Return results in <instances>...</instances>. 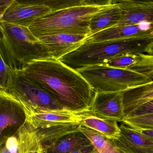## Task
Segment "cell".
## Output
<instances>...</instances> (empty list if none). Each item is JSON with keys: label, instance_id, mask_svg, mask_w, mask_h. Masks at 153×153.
Returning <instances> with one entry per match:
<instances>
[{"label": "cell", "instance_id": "8fae6325", "mask_svg": "<svg viewBox=\"0 0 153 153\" xmlns=\"http://www.w3.org/2000/svg\"><path fill=\"white\" fill-rule=\"evenodd\" d=\"M117 139L111 140L115 147L123 153H153V142L137 130L123 123Z\"/></svg>", "mask_w": 153, "mask_h": 153}, {"label": "cell", "instance_id": "ba28073f", "mask_svg": "<svg viewBox=\"0 0 153 153\" xmlns=\"http://www.w3.org/2000/svg\"><path fill=\"white\" fill-rule=\"evenodd\" d=\"M51 12V9L47 6L34 4L30 1L15 0L0 17V21L29 27L36 20Z\"/></svg>", "mask_w": 153, "mask_h": 153}, {"label": "cell", "instance_id": "9a60e30c", "mask_svg": "<svg viewBox=\"0 0 153 153\" xmlns=\"http://www.w3.org/2000/svg\"><path fill=\"white\" fill-rule=\"evenodd\" d=\"M122 95L125 117L141 105L153 99V79L149 83L124 91Z\"/></svg>", "mask_w": 153, "mask_h": 153}, {"label": "cell", "instance_id": "4dcf8cb0", "mask_svg": "<svg viewBox=\"0 0 153 153\" xmlns=\"http://www.w3.org/2000/svg\"><path fill=\"white\" fill-rule=\"evenodd\" d=\"M72 153H97L93 145L86 147Z\"/></svg>", "mask_w": 153, "mask_h": 153}, {"label": "cell", "instance_id": "cb8c5ba5", "mask_svg": "<svg viewBox=\"0 0 153 153\" xmlns=\"http://www.w3.org/2000/svg\"><path fill=\"white\" fill-rule=\"evenodd\" d=\"M123 123L134 129L153 128V114L125 118Z\"/></svg>", "mask_w": 153, "mask_h": 153}, {"label": "cell", "instance_id": "6da1fadb", "mask_svg": "<svg viewBox=\"0 0 153 153\" xmlns=\"http://www.w3.org/2000/svg\"><path fill=\"white\" fill-rule=\"evenodd\" d=\"M20 72L51 93L65 109L90 110L95 92L78 71L59 61H37Z\"/></svg>", "mask_w": 153, "mask_h": 153}, {"label": "cell", "instance_id": "30bf717a", "mask_svg": "<svg viewBox=\"0 0 153 153\" xmlns=\"http://www.w3.org/2000/svg\"><path fill=\"white\" fill-rule=\"evenodd\" d=\"M120 10L121 18L117 26L144 24L153 25V1H115Z\"/></svg>", "mask_w": 153, "mask_h": 153}, {"label": "cell", "instance_id": "2e32d148", "mask_svg": "<svg viewBox=\"0 0 153 153\" xmlns=\"http://www.w3.org/2000/svg\"><path fill=\"white\" fill-rule=\"evenodd\" d=\"M121 18L120 10L114 1L113 4L105 7L93 17L89 26L90 36L118 25Z\"/></svg>", "mask_w": 153, "mask_h": 153}, {"label": "cell", "instance_id": "4fadbf2b", "mask_svg": "<svg viewBox=\"0 0 153 153\" xmlns=\"http://www.w3.org/2000/svg\"><path fill=\"white\" fill-rule=\"evenodd\" d=\"M86 35L57 34L39 37L49 49L54 59L58 60L76 50L83 43Z\"/></svg>", "mask_w": 153, "mask_h": 153}, {"label": "cell", "instance_id": "d6986e66", "mask_svg": "<svg viewBox=\"0 0 153 153\" xmlns=\"http://www.w3.org/2000/svg\"><path fill=\"white\" fill-rule=\"evenodd\" d=\"M92 144L81 131L71 134L44 149L45 153H72Z\"/></svg>", "mask_w": 153, "mask_h": 153}, {"label": "cell", "instance_id": "f546056e", "mask_svg": "<svg viewBox=\"0 0 153 153\" xmlns=\"http://www.w3.org/2000/svg\"><path fill=\"white\" fill-rule=\"evenodd\" d=\"M140 134L153 142V128L147 129H135Z\"/></svg>", "mask_w": 153, "mask_h": 153}, {"label": "cell", "instance_id": "8992f818", "mask_svg": "<svg viewBox=\"0 0 153 153\" xmlns=\"http://www.w3.org/2000/svg\"><path fill=\"white\" fill-rule=\"evenodd\" d=\"M2 94L20 105L24 111H47L65 109L48 91L23 75L12 71L7 88Z\"/></svg>", "mask_w": 153, "mask_h": 153}, {"label": "cell", "instance_id": "4316f807", "mask_svg": "<svg viewBox=\"0 0 153 153\" xmlns=\"http://www.w3.org/2000/svg\"><path fill=\"white\" fill-rule=\"evenodd\" d=\"M153 114V99L150 100L134 109L125 118H131Z\"/></svg>", "mask_w": 153, "mask_h": 153}, {"label": "cell", "instance_id": "7c38bea8", "mask_svg": "<svg viewBox=\"0 0 153 153\" xmlns=\"http://www.w3.org/2000/svg\"><path fill=\"white\" fill-rule=\"evenodd\" d=\"M153 34V25L116 26L88 36L84 42H101Z\"/></svg>", "mask_w": 153, "mask_h": 153}, {"label": "cell", "instance_id": "52a82bcc", "mask_svg": "<svg viewBox=\"0 0 153 153\" xmlns=\"http://www.w3.org/2000/svg\"><path fill=\"white\" fill-rule=\"evenodd\" d=\"M26 121L36 129L68 123H80L91 111H71L66 109L47 111H25Z\"/></svg>", "mask_w": 153, "mask_h": 153}, {"label": "cell", "instance_id": "3957f363", "mask_svg": "<svg viewBox=\"0 0 153 153\" xmlns=\"http://www.w3.org/2000/svg\"><path fill=\"white\" fill-rule=\"evenodd\" d=\"M153 34L101 42H84L76 50L58 60L76 71L88 67L103 65L114 57L145 53L153 41Z\"/></svg>", "mask_w": 153, "mask_h": 153}, {"label": "cell", "instance_id": "ffe728a7", "mask_svg": "<svg viewBox=\"0 0 153 153\" xmlns=\"http://www.w3.org/2000/svg\"><path fill=\"white\" fill-rule=\"evenodd\" d=\"M19 153H45L36 129L26 121L18 131Z\"/></svg>", "mask_w": 153, "mask_h": 153}, {"label": "cell", "instance_id": "d4e9b609", "mask_svg": "<svg viewBox=\"0 0 153 153\" xmlns=\"http://www.w3.org/2000/svg\"><path fill=\"white\" fill-rule=\"evenodd\" d=\"M139 60L132 70L140 72L153 79V56L146 53L139 54Z\"/></svg>", "mask_w": 153, "mask_h": 153}, {"label": "cell", "instance_id": "d6a6232c", "mask_svg": "<svg viewBox=\"0 0 153 153\" xmlns=\"http://www.w3.org/2000/svg\"><path fill=\"white\" fill-rule=\"evenodd\" d=\"M0 153H10V152L7 149L6 147V146H4L3 147L1 148V149Z\"/></svg>", "mask_w": 153, "mask_h": 153}, {"label": "cell", "instance_id": "1f68e13d", "mask_svg": "<svg viewBox=\"0 0 153 153\" xmlns=\"http://www.w3.org/2000/svg\"><path fill=\"white\" fill-rule=\"evenodd\" d=\"M145 53L153 56V40L148 45Z\"/></svg>", "mask_w": 153, "mask_h": 153}, {"label": "cell", "instance_id": "5b68a950", "mask_svg": "<svg viewBox=\"0 0 153 153\" xmlns=\"http://www.w3.org/2000/svg\"><path fill=\"white\" fill-rule=\"evenodd\" d=\"M78 72L88 82L95 93L121 92L153 80L150 77L129 69L102 65L88 67Z\"/></svg>", "mask_w": 153, "mask_h": 153}, {"label": "cell", "instance_id": "83f0119b", "mask_svg": "<svg viewBox=\"0 0 153 153\" xmlns=\"http://www.w3.org/2000/svg\"><path fill=\"white\" fill-rule=\"evenodd\" d=\"M5 146L10 153H19V144L18 138L15 136L8 137L5 141Z\"/></svg>", "mask_w": 153, "mask_h": 153}, {"label": "cell", "instance_id": "44dd1931", "mask_svg": "<svg viewBox=\"0 0 153 153\" xmlns=\"http://www.w3.org/2000/svg\"><path fill=\"white\" fill-rule=\"evenodd\" d=\"M80 131L89 140L97 153H120L111 140L99 132L82 126Z\"/></svg>", "mask_w": 153, "mask_h": 153}, {"label": "cell", "instance_id": "9c48e42d", "mask_svg": "<svg viewBox=\"0 0 153 153\" xmlns=\"http://www.w3.org/2000/svg\"><path fill=\"white\" fill-rule=\"evenodd\" d=\"M90 111L97 117L123 123L125 116L121 92L96 93Z\"/></svg>", "mask_w": 153, "mask_h": 153}, {"label": "cell", "instance_id": "836d02e7", "mask_svg": "<svg viewBox=\"0 0 153 153\" xmlns=\"http://www.w3.org/2000/svg\"><path fill=\"white\" fill-rule=\"evenodd\" d=\"M119 151H120V150H119ZM120 153H123L122 152H121V151H120Z\"/></svg>", "mask_w": 153, "mask_h": 153}, {"label": "cell", "instance_id": "7a4b0ae2", "mask_svg": "<svg viewBox=\"0 0 153 153\" xmlns=\"http://www.w3.org/2000/svg\"><path fill=\"white\" fill-rule=\"evenodd\" d=\"M1 58L12 71H23L32 62L55 60L28 27L0 21Z\"/></svg>", "mask_w": 153, "mask_h": 153}, {"label": "cell", "instance_id": "e0dca14e", "mask_svg": "<svg viewBox=\"0 0 153 153\" xmlns=\"http://www.w3.org/2000/svg\"><path fill=\"white\" fill-rule=\"evenodd\" d=\"M81 127L80 123H68L38 129L36 131L41 143L44 148H45L71 134L80 132Z\"/></svg>", "mask_w": 153, "mask_h": 153}, {"label": "cell", "instance_id": "603a6c76", "mask_svg": "<svg viewBox=\"0 0 153 153\" xmlns=\"http://www.w3.org/2000/svg\"><path fill=\"white\" fill-rule=\"evenodd\" d=\"M139 54H127L117 56L106 61L102 65L118 68L130 69L138 62Z\"/></svg>", "mask_w": 153, "mask_h": 153}, {"label": "cell", "instance_id": "484cf974", "mask_svg": "<svg viewBox=\"0 0 153 153\" xmlns=\"http://www.w3.org/2000/svg\"><path fill=\"white\" fill-rule=\"evenodd\" d=\"M0 66V90H4L8 85L13 71L6 65L1 58Z\"/></svg>", "mask_w": 153, "mask_h": 153}, {"label": "cell", "instance_id": "5bb4252c", "mask_svg": "<svg viewBox=\"0 0 153 153\" xmlns=\"http://www.w3.org/2000/svg\"><path fill=\"white\" fill-rule=\"evenodd\" d=\"M0 134L2 136L9 128L19 129L26 120L23 107L5 96L0 94Z\"/></svg>", "mask_w": 153, "mask_h": 153}, {"label": "cell", "instance_id": "277c9868", "mask_svg": "<svg viewBox=\"0 0 153 153\" xmlns=\"http://www.w3.org/2000/svg\"><path fill=\"white\" fill-rule=\"evenodd\" d=\"M105 7L82 6L51 12L36 20L28 28L37 38L57 34L81 35L88 37L90 35L91 19Z\"/></svg>", "mask_w": 153, "mask_h": 153}, {"label": "cell", "instance_id": "ac0fdd59", "mask_svg": "<svg viewBox=\"0 0 153 153\" xmlns=\"http://www.w3.org/2000/svg\"><path fill=\"white\" fill-rule=\"evenodd\" d=\"M80 124L99 132L110 140L117 139L120 135V128L117 121L97 117L91 111L83 118Z\"/></svg>", "mask_w": 153, "mask_h": 153}, {"label": "cell", "instance_id": "f1b7e54d", "mask_svg": "<svg viewBox=\"0 0 153 153\" xmlns=\"http://www.w3.org/2000/svg\"><path fill=\"white\" fill-rule=\"evenodd\" d=\"M15 0H0V17L3 16Z\"/></svg>", "mask_w": 153, "mask_h": 153}, {"label": "cell", "instance_id": "7402d4cb", "mask_svg": "<svg viewBox=\"0 0 153 153\" xmlns=\"http://www.w3.org/2000/svg\"><path fill=\"white\" fill-rule=\"evenodd\" d=\"M34 4L44 5L51 9V12L74 7L86 6L85 0L81 1H61V0H50V1H30Z\"/></svg>", "mask_w": 153, "mask_h": 153}]
</instances>
